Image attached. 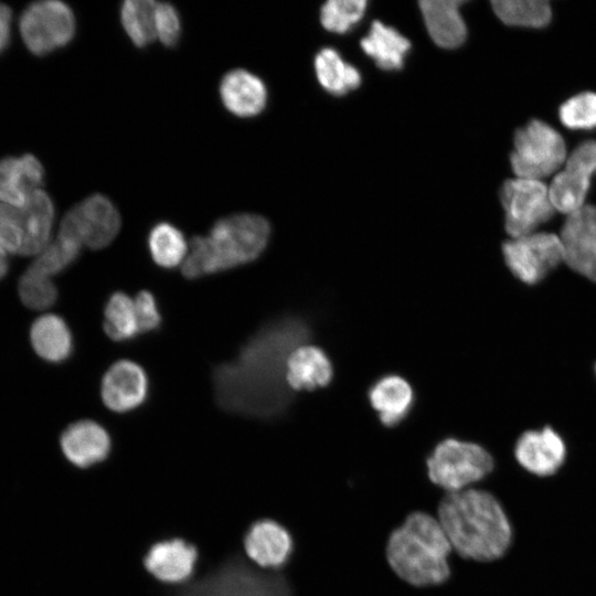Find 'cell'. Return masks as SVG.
Listing matches in <instances>:
<instances>
[{
	"label": "cell",
	"mask_w": 596,
	"mask_h": 596,
	"mask_svg": "<svg viewBox=\"0 0 596 596\" xmlns=\"http://www.w3.org/2000/svg\"><path fill=\"white\" fill-rule=\"evenodd\" d=\"M310 334L307 321L296 316L260 328L236 359L213 371L219 405L227 412L258 418L283 414L291 401L286 377L288 358Z\"/></svg>",
	"instance_id": "6da1fadb"
},
{
	"label": "cell",
	"mask_w": 596,
	"mask_h": 596,
	"mask_svg": "<svg viewBox=\"0 0 596 596\" xmlns=\"http://www.w3.org/2000/svg\"><path fill=\"white\" fill-rule=\"evenodd\" d=\"M451 547L459 557L488 563L502 557L511 545L512 526L496 496L472 487L444 493L436 508Z\"/></svg>",
	"instance_id": "7a4b0ae2"
},
{
	"label": "cell",
	"mask_w": 596,
	"mask_h": 596,
	"mask_svg": "<svg viewBox=\"0 0 596 596\" xmlns=\"http://www.w3.org/2000/svg\"><path fill=\"white\" fill-rule=\"evenodd\" d=\"M384 552L392 573L414 588L437 587L451 576L453 547L432 512L407 514L389 534Z\"/></svg>",
	"instance_id": "3957f363"
},
{
	"label": "cell",
	"mask_w": 596,
	"mask_h": 596,
	"mask_svg": "<svg viewBox=\"0 0 596 596\" xmlns=\"http://www.w3.org/2000/svg\"><path fill=\"white\" fill-rule=\"evenodd\" d=\"M268 221L257 214L241 213L215 222L206 236H195L182 263L188 279L215 274L255 260L267 246Z\"/></svg>",
	"instance_id": "277c9868"
},
{
	"label": "cell",
	"mask_w": 596,
	"mask_h": 596,
	"mask_svg": "<svg viewBox=\"0 0 596 596\" xmlns=\"http://www.w3.org/2000/svg\"><path fill=\"white\" fill-rule=\"evenodd\" d=\"M493 466V458L479 444L446 438L427 457L426 473L433 486L451 493L476 487Z\"/></svg>",
	"instance_id": "5b68a950"
},
{
	"label": "cell",
	"mask_w": 596,
	"mask_h": 596,
	"mask_svg": "<svg viewBox=\"0 0 596 596\" xmlns=\"http://www.w3.org/2000/svg\"><path fill=\"white\" fill-rule=\"evenodd\" d=\"M173 596H291L284 576L259 572L234 555Z\"/></svg>",
	"instance_id": "8992f818"
},
{
	"label": "cell",
	"mask_w": 596,
	"mask_h": 596,
	"mask_svg": "<svg viewBox=\"0 0 596 596\" xmlns=\"http://www.w3.org/2000/svg\"><path fill=\"white\" fill-rule=\"evenodd\" d=\"M53 220V202L41 189L22 206L0 202V237L10 254H40L47 246Z\"/></svg>",
	"instance_id": "52a82bcc"
},
{
	"label": "cell",
	"mask_w": 596,
	"mask_h": 596,
	"mask_svg": "<svg viewBox=\"0 0 596 596\" xmlns=\"http://www.w3.org/2000/svg\"><path fill=\"white\" fill-rule=\"evenodd\" d=\"M566 160L563 137L546 123L532 119L518 129L510 163L517 178L541 180L555 173Z\"/></svg>",
	"instance_id": "ba28073f"
},
{
	"label": "cell",
	"mask_w": 596,
	"mask_h": 596,
	"mask_svg": "<svg viewBox=\"0 0 596 596\" xmlns=\"http://www.w3.org/2000/svg\"><path fill=\"white\" fill-rule=\"evenodd\" d=\"M500 199L505 231L512 238L534 233L555 212L549 187L541 180L509 179L501 187Z\"/></svg>",
	"instance_id": "9c48e42d"
},
{
	"label": "cell",
	"mask_w": 596,
	"mask_h": 596,
	"mask_svg": "<svg viewBox=\"0 0 596 596\" xmlns=\"http://www.w3.org/2000/svg\"><path fill=\"white\" fill-rule=\"evenodd\" d=\"M19 28L28 50L41 56L65 46L73 39L75 17L62 1H39L23 11Z\"/></svg>",
	"instance_id": "30bf717a"
},
{
	"label": "cell",
	"mask_w": 596,
	"mask_h": 596,
	"mask_svg": "<svg viewBox=\"0 0 596 596\" xmlns=\"http://www.w3.org/2000/svg\"><path fill=\"white\" fill-rule=\"evenodd\" d=\"M502 253L510 272L522 283L535 285L564 262L560 236L534 232L514 237L502 245Z\"/></svg>",
	"instance_id": "8fae6325"
},
{
	"label": "cell",
	"mask_w": 596,
	"mask_h": 596,
	"mask_svg": "<svg viewBox=\"0 0 596 596\" xmlns=\"http://www.w3.org/2000/svg\"><path fill=\"white\" fill-rule=\"evenodd\" d=\"M120 228V215L111 201L94 194L71 209L62 220L60 233L92 249L109 245Z\"/></svg>",
	"instance_id": "7c38bea8"
},
{
	"label": "cell",
	"mask_w": 596,
	"mask_h": 596,
	"mask_svg": "<svg viewBox=\"0 0 596 596\" xmlns=\"http://www.w3.org/2000/svg\"><path fill=\"white\" fill-rule=\"evenodd\" d=\"M562 167L549 187V193L555 211L568 215L585 205L590 180L596 173V141L582 142Z\"/></svg>",
	"instance_id": "4fadbf2b"
},
{
	"label": "cell",
	"mask_w": 596,
	"mask_h": 596,
	"mask_svg": "<svg viewBox=\"0 0 596 596\" xmlns=\"http://www.w3.org/2000/svg\"><path fill=\"white\" fill-rule=\"evenodd\" d=\"M560 238L564 263L596 283V206L585 204L568 214Z\"/></svg>",
	"instance_id": "5bb4252c"
},
{
	"label": "cell",
	"mask_w": 596,
	"mask_h": 596,
	"mask_svg": "<svg viewBox=\"0 0 596 596\" xmlns=\"http://www.w3.org/2000/svg\"><path fill=\"white\" fill-rule=\"evenodd\" d=\"M514 457L532 475L549 477L564 464L566 445L552 427L524 432L515 443Z\"/></svg>",
	"instance_id": "9a60e30c"
},
{
	"label": "cell",
	"mask_w": 596,
	"mask_h": 596,
	"mask_svg": "<svg viewBox=\"0 0 596 596\" xmlns=\"http://www.w3.org/2000/svg\"><path fill=\"white\" fill-rule=\"evenodd\" d=\"M104 404L116 413H126L140 406L148 394V380L145 371L129 360L115 362L102 381Z\"/></svg>",
	"instance_id": "2e32d148"
},
{
	"label": "cell",
	"mask_w": 596,
	"mask_h": 596,
	"mask_svg": "<svg viewBox=\"0 0 596 596\" xmlns=\"http://www.w3.org/2000/svg\"><path fill=\"white\" fill-rule=\"evenodd\" d=\"M247 556L266 570H278L292 554L294 541L288 530L270 519L258 520L244 536Z\"/></svg>",
	"instance_id": "e0dca14e"
},
{
	"label": "cell",
	"mask_w": 596,
	"mask_h": 596,
	"mask_svg": "<svg viewBox=\"0 0 596 596\" xmlns=\"http://www.w3.org/2000/svg\"><path fill=\"white\" fill-rule=\"evenodd\" d=\"M198 550L182 539L155 543L143 558L146 570L158 581L180 584L193 574Z\"/></svg>",
	"instance_id": "ac0fdd59"
},
{
	"label": "cell",
	"mask_w": 596,
	"mask_h": 596,
	"mask_svg": "<svg viewBox=\"0 0 596 596\" xmlns=\"http://www.w3.org/2000/svg\"><path fill=\"white\" fill-rule=\"evenodd\" d=\"M66 459L79 468H88L107 458L111 441L103 426L93 421L71 424L60 438Z\"/></svg>",
	"instance_id": "d6986e66"
},
{
	"label": "cell",
	"mask_w": 596,
	"mask_h": 596,
	"mask_svg": "<svg viewBox=\"0 0 596 596\" xmlns=\"http://www.w3.org/2000/svg\"><path fill=\"white\" fill-rule=\"evenodd\" d=\"M220 97L224 107L238 117H254L267 104V88L255 74L237 68L227 72L220 83Z\"/></svg>",
	"instance_id": "ffe728a7"
},
{
	"label": "cell",
	"mask_w": 596,
	"mask_h": 596,
	"mask_svg": "<svg viewBox=\"0 0 596 596\" xmlns=\"http://www.w3.org/2000/svg\"><path fill=\"white\" fill-rule=\"evenodd\" d=\"M44 169L30 153L0 160V202L22 206L43 183Z\"/></svg>",
	"instance_id": "44dd1931"
},
{
	"label": "cell",
	"mask_w": 596,
	"mask_h": 596,
	"mask_svg": "<svg viewBox=\"0 0 596 596\" xmlns=\"http://www.w3.org/2000/svg\"><path fill=\"white\" fill-rule=\"evenodd\" d=\"M419 9L434 43L443 49L460 46L467 36V28L460 14L462 1L424 0Z\"/></svg>",
	"instance_id": "7402d4cb"
},
{
	"label": "cell",
	"mask_w": 596,
	"mask_h": 596,
	"mask_svg": "<svg viewBox=\"0 0 596 596\" xmlns=\"http://www.w3.org/2000/svg\"><path fill=\"white\" fill-rule=\"evenodd\" d=\"M332 364L318 347L302 344L291 352L287 361V383L291 390H316L332 379Z\"/></svg>",
	"instance_id": "603a6c76"
},
{
	"label": "cell",
	"mask_w": 596,
	"mask_h": 596,
	"mask_svg": "<svg viewBox=\"0 0 596 596\" xmlns=\"http://www.w3.org/2000/svg\"><path fill=\"white\" fill-rule=\"evenodd\" d=\"M369 400L384 426L394 427L409 414L414 393L409 383L397 375L377 380L369 391Z\"/></svg>",
	"instance_id": "cb8c5ba5"
},
{
	"label": "cell",
	"mask_w": 596,
	"mask_h": 596,
	"mask_svg": "<svg viewBox=\"0 0 596 596\" xmlns=\"http://www.w3.org/2000/svg\"><path fill=\"white\" fill-rule=\"evenodd\" d=\"M360 45L363 52L384 71L401 70L411 49L407 38L380 21L371 24Z\"/></svg>",
	"instance_id": "d4e9b609"
},
{
	"label": "cell",
	"mask_w": 596,
	"mask_h": 596,
	"mask_svg": "<svg viewBox=\"0 0 596 596\" xmlns=\"http://www.w3.org/2000/svg\"><path fill=\"white\" fill-rule=\"evenodd\" d=\"M31 343L42 359L60 363L70 358L73 351V339L66 322L56 315H44L38 318L30 332Z\"/></svg>",
	"instance_id": "484cf974"
},
{
	"label": "cell",
	"mask_w": 596,
	"mask_h": 596,
	"mask_svg": "<svg viewBox=\"0 0 596 596\" xmlns=\"http://www.w3.org/2000/svg\"><path fill=\"white\" fill-rule=\"evenodd\" d=\"M315 72L320 85L330 94L341 96L360 86L362 77L356 67L347 63L331 47L320 50L315 57Z\"/></svg>",
	"instance_id": "4316f807"
},
{
	"label": "cell",
	"mask_w": 596,
	"mask_h": 596,
	"mask_svg": "<svg viewBox=\"0 0 596 596\" xmlns=\"http://www.w3.org/2000/svg\"><path fill=\"white\" fill-rule=\"evenodd\" d=\"M157 2L152 0H127L120 9L124 30L137 47H143L157 39Z\"/></svg>",
	"instance_id": "83f0119b"
},
{
	"label": "cell",
	"mask_w": 596,
	"mask_h": 596,
	"mask_svg": "<svg viewBox=\"0 0 596 596\" xmlns=\"http://www.w3.org/2000/svg\"><path fill=\"white\" fill-rule=\"evenodd\" d=\"M496 15L505 24L523 28H544L552 18L551 6L543 0H496Z\"/></svg>",
	"instance_id": "f1b7e54d"
},
{
	"label": "cell",
	"mask_w": 596,
	"mask_h": 596,
	"mask_svg": "<svg viewBox=\"0 0 596 596\" xmlns=\"http://www.w3.org/2000/svg\"><path fill=\"white\" fill-rule=\"evenodd\" d=\"M148 247L153 262L162 268H173L183 263L188 249L182 232L168 222H160L151 228Z\"/></svg>",
	"instance_id": "f546056e"
},
{
	"label": "cell",
	"mask_w": 596,
	"mask_h": 596,
	"mask_svg": "<svg viewBox=\"0 0 596 596\" xmlns=\"http://www.w3.org/2000/svg\"><path fill=\"white\" fill-rule=\"evenodd\" d=\"M104 330L117 342L129 341L140 331L134 300L123 291L114 292L104 310Z\"/></svg>",
	"instance_id": "4dcf8cb0"
},
{
	"label": "cell",
	"mask_w": 596,
	"mask_h": 596,
	"mask_svg": "<svg viewBox=\"0 0 596 596\" xmlns=\"http://www.w3.org/2000/svg\"><path fill=\"white\" fill-rule=\"evenodd\" d=\"M82 245L75 240L58 233V236L39 254L30 266L49 277L68 267L78 256Z\"/></svg>",
	"instance_id": "1f68e13d"
},
{
	"label": "cell",
	"mask_w": 596,
	"mask_h": 596,
	"mask_svg": "<svg viewBox=\"0 0 596 596\" xmlns=\"http://www.w3.org/2000/svg\"><path fill=\"white\" fill-rule=\"evenodd\" d=\"M368 2L364 0H329L320 10L322 26L333 33H347L364 15Z\"/></svg>",
	"instance_id": "d6a6232c"
},
{
	"label": "cell",
	"mask_w": 596,
	"mask_h": 596,
	"mask_svg": "<svg viewBox=\"0 0 596 596\" xmlns=\"http://www.w3.org/2000/svg\"><path fill=\"white\" fill-rule=\"evenodd\" d=\"M18 291L21 301L35 310L49 308L57 297V289L51 277L31 267L20 278Z\"/></svg>",
	"instance_id": "836d02e7"
},
{
	"label": "cell",
	"mask_w": 596,
	"mask_h": 596,
	"mask_svg": "<svg viewBox=\"0 0 596 596\" xmlns=\"http://www.w3.org/2000/svg\"><path fill=\"white\" fill-rule=\"evenodd\" d=\"M562 124L574 130L596 128V93L584 92L564 102L558 110Z\"/></svg>",
	"instance_id": "e575fe53"
},
{
	"label": "cell",
	"mask_w": 596,
	"mask_h": 596,
	"mask_svg": "<svg viewBox=\"0 0 596 596\" xmlns=\"http://www.w3.org/2000/svg\"><path fill=\"white\" fill-rule=\"evenodd\" d=\"M157 39L166 46H174L181 35V21L177 9L167 2H157Z\"/></svg>",
	"instance_id": "d590c367"
},
{
	"label": "cell",
	"mask_w": 596,
	"mask_h": 596,
	"mask_svg": "<svg viewBox=\"0 0 596 596\" xmlns=\"http://www.w3.org/2000/svg\"><path fill=\"white\" fill-rule=\"evenodd\" d=\"M136 315L140 332H149L159 328L161 316L157 301L151 292L140 291L135 300Z\"/></svg>",
	"instance_id": "8d00e7d4"
},
{
	"label": "cell",
	"mask_w": 596,
	"mask_h": 596,
	"mask_svg": "<svg viewBox=\"0 0 596 596\" xmlns=\"http://www.w3.org/2000/svg\"><path fill=\"white\" fill-rule=\"evenodd\" d=\"M12 12L4 3L0 2V53L4 51L10 39Z\"/></svg>",
	"instance_id": "74e56055"
},
{
	"label": "cell",
	"mask_w": 596,
	"mask_h": 596,
	"mask_svg": "<svg viewBox=\"0 0 596 596\" xmlns=\"http://www.w3.org/2000/svg\"><path fill=\"white\" fill-rule=\"evenodd\" d=\"M8 254L9 251L7 249L3 241L0 237V279L6 276L9 268V260H8Z\"/></svg>",
	"instance_id": "f35d334b"
}]
</instances>
